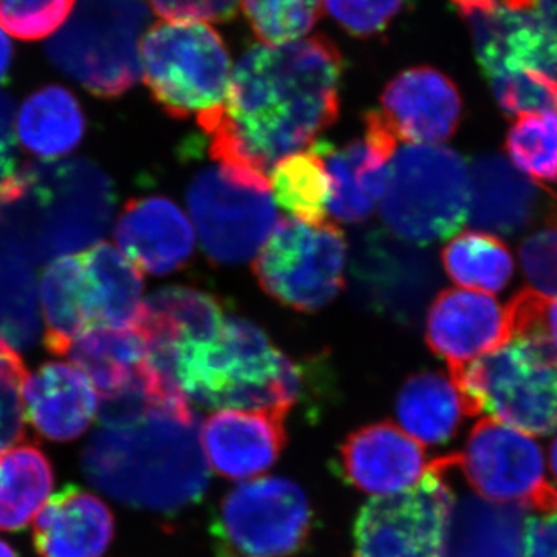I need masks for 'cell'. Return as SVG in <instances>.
<instances>
[{"mask_svg": "<svg viewBox=\"0 0 557 557\" xmlns=\"http://www.w3.org/2000/svg\"><path fill=\"white\" fill-rule=\"evenodd\" d=\"M86 478L121 504L174 512L199 502L209 468L193 410L101 424L83 454Z\"/></svg>", "mask_w": 557, "mask_h": 557, "instance_id": "7a4b0ae2", "label": "cell"}, {"mask_svg": "<svg viewBox=\"0 0 557 557\" xmlns=\"http://www.w3.org/2000/svg\"><path fill=\"white\" fill-rule=\"evenodd\" d=\"M359 298L383 318L412 325L438 287L437 260L426 249L383 231L359 240L354 255Z\"/></svg>", "mask_w": 557, "mask_h": 557, "instance_id": "5bb4252c", "label": "cell"}, {"mask_svg": "<svg viewBox=\"0 0 557 557\" xmlns=\"http://www.w3.org/2000/svg\"><path fill=\"white\" fill-rule=\"evenodd\" d=\"M310 525L304 491L292 480L265 478L231 491L214 531L230 555L273 557L296 552L309 537Z\"/></svg>", "mask_w": 557, "mask_h": 557, "instance_id": "7c38bea8", "label": "cell"}, {"mask_svg": "<svg viewBox=\"0 0 557 557\" xmlns=\"http://www.w3.org/2000/svg\"><path fill=\"white\" fill-rule=\"evenodd\" d=\"M40 299L47 325L46 347L53 355L69 354L81 336L100 329L97 292L81 255L65 256L47 267Z\"/></svg>", "mask_w": 557, "mask_h": 557, "instance_id": "cb8c5ba5", "label": "cell"}, {"mask_svg": "<svg viewBox=\"0 0 557 557\" xmlns=\"http://www.w3.org/2000/svg\"><path fill=\"white\" fill-rule=\"evenodd\" d=\"M545 196L504 157L486 153L469 175V220L474 228L515 236L533 225Z\"/></svg>", "mask_w": 557, "mask_h": 557, "instance_id": "603a6c76", "label": "cell"}, {"mask_svg": "<svg viewBox=\"0 0 557 557\" xmlns=\"http://www.w3.org/2000/svg\"><path fill=\"white\" fill-rule=\"evenodd\" d=\"M76 0H0V27L11 36L38 40L69 20Z\"/></svg>", "mask_w": 557, "mask_h": 557, "instance_id": "8d00e7d4", "label": "cell"}, {"mask_svg": "<svg viewBox=\"0 0 557 557\" xmlns=\"http://www.w3.org/2000/svg\"><path fill=\"white\" fill-rule=\"evenodd\" d=\"M143 78L172 119L218 108L231 79L230 51L203 22L163 21L141 42Z\"/></svg>", "mask_w": 557, "mask_h": 557, "instance_id": "ba28073f", "label": "cell"}, {"mask_svg": "<svg viewBox=\"0 0 557 557\" xmlns=\"http://www.w3.org/2000/svg\"><path fill=\"white\" fill-rule=\"evenodd\" d=\"M397 417L406 434L421 445H442L456 435L467 410L450 376L421 372L399 391Z\"/></svg>", "mask_w": 557, "mask_h": 557, "instance_id": "4316f807", "label": "cell"}, {"mask_svg": "<svg viewBox=\"0 0 557 557\" xmlns=\"http://www.w3.org/2000/svg\"><path fill=\"white\" fill-rule=\"evenodd\" d=\"M242 0H150L163 21L226 22L233 20Z\"/></svg>", "mask_w": 557, "mask_h": 557, "instance_id": "b9f144b4", "label": "cell"}, {"mask_svg": "<svg viewBox=\"0 0 557 557\" xmlns=\"http://www.w3.org/2000/svg\"><path fill=\"white\" fill-rule=\"evenodd\" d=\"M446 273L461 287L482 293L502 292L512 274L515 259L507 245L485 233H465L442 252Z\"/></svg>", "mask_w": 557, "mask_h": 557, "instance_id": "1f68e13d", "label": "cell"}, {"mask_svg": "<svg viewBox=\"0 0 557 557\" xmlns=\"http://www.w3.org/2000/svg\"><path fill=\"white\" fill-rule=\"evenodd\" d=\"M505 148L512 166L539 185L557 183V112L522 113Z\"/></svg>", "mask_w": 557, "mask_h": 557, "instance_id": "e575fe53", "label": "cell"}, {"mask_svg": "<svg viewBox=\"0 0 557 557\" xmlns=\"http://www.w3.org/2000/svg\"><path fill=\"white\" fill-rule=\"evenodd\" d=\"M172 368L186 399L208 408L289 410L302 388L298 366L240 318L215 338L177 341Z\"/></svg>", "mask_w": 557, "mask_h": 557, "instance_id": "277c9868", "label": "cell"}, {"mask_svg": "<svg viewBox=\"0 0 557 557\" xmlns=\"http://www.w3.org/2000/svg\"><path fill=\"white\" fill-rule=\"evenodd\" d=\"M457 467L485 500L533 511L557 508V490L545 479L541 446L500 421L485 418L475 424L457 456Z\"/></svg>", "mask_w": 557, "mask_h": 557, "instance_id": "8fae6325", "label": "cell"}, {"mask_svg": "<svg viewBox=\"0 0 557 557\" xmlns=\"http://www.w3.org/2000/svg\"><path fill=\"white\" fill-rule=\"evenodd\" d=\"M346 252V239L338 226L281 219L252 270L263 292L282 306L317 311L344 288Z\"/></svg>", "mask_w": 557, "mask_h": 557, "instance_id": "30bf717a", "label": "cell"}, {"mask_svg": "<svg viewBox=\"0 0 557 557\" xmlns=\"http://www.w3.org/2000/svg\"><path fill=\"white\" fill-rule=\"evenodd\" d=\"M324 0H242L252 32L263 44L293 42L309 35Z\"/></svg>", "mask_w": 557, "mask_h": 557, "instance_id": "d590c367", "label": "cell"}, {"mask_svg": "<svg viewBox=\"0 0 557 557\" xmlns=\"http://www.w3.org/2000/svg\"><path fill=\"white\" fill-rule=\"evenodd\" d=\"M49 458L33 445L0 450V531L27 527L53 487Z\"/></svg>", "mask_w": 557, "mask_h": 557, "instance_id": "f546056e", "label": "cell"}, {"mask_svg": "<svg viewBox=\"0 0 557 557\" xmlns=\"http://www.w3.org/2000/svg\"><path fill=\"white\" fill-rule=\"evenodd\" d=\"M522 557H557V508L527 519Z\"/></svg>", "mask_w": 557, "mask_h": 557, "instance_id": "7bdbcfd3", "label": "cell"}, {"mask_svg": "<svg viewBox=\"0 0 557 557\" xmlns=\"http://www.w3.org/2000/svg\"><path fill=\"white\" fill-rule=\"evenodd\" d=\"M457 456L429 463L420 482L369 500L355 525L354 557H445Z\"/></svg>", "mask_w": 557, "mask_h": 557, "instance_id": "9c48e42d", "label": "cell"}, {"mask_svg": "<svg viewBox=\"0 0 557 557\" xmlns=\"http://www.w3.org/2000/svg\"><path fill=\"white\" fill-rule=\"evenodd\" d=\"M399 139L379 110L366 115V132L361 138L335 148L318 143L327 168L330 185L329 209L339 222L359 223L375 211L386 190L388 161L398 148Z\"/></svg>", "mask_w": 557, "mask_h": 557, "instance_id": "9a60e30c", "label": "cell"}, {"mask_svg": "<svg viewBox=\"0 0 557 557\" xmlns=\"http://www.w3.org/2000/svg\"><path fill=\"white\" fill-rule=\"evenodd\" d=\"M27 370L17 351H0V450L24 440L22 384Z\"/></svg>", "mask_w": 557, "mask_h": 557, "instance_id": "74e56055", "label": "cell"}, {"mask_svg": "<svg viewBox=\"0 0 557 557\" xmlns=\"http://www.w3.org/2000/svg\"><path fill=\"white\" fill-rule=\"evenodd\" d=\"M69 354L101 397L129 386L148 362V348L135 329L91 330L73 344Z\"/></svg>", "mask_w": 557, "mask_h": 557, "instance_id": "f1b7e54d", "label": "cell"}, {"mask_svg": "<svg viewBox=\"0 0 557 557\" xmlns=\"http://www.w3.org/2000/svg\"><path fill=\"white\" fill-rule=\"evenodd\" d=\"M537 11L545 27L557 39V0H537Z\"/></svg>", "mask_w": 557, "mask_h": 557, "instance_id": "f6af8a7d", "label": "cell"}, {"mask_svg": "<svg viewBox=\"0 0 557 557\" xmlns=\"http://www.w3.org/2000/svg\"><path fill=\"white\" fill-rule=\"evenodd\" d=\"M284 409L222 410L212 413L200 431L201 449L218 474L245 480L276 463L284 449Z\"/></svg>", "mask_w": 557, "mask_h": 557, "instance_id": "e0dca14e", "label": "cell"}, {"mask_svg": "<svg viewBox=\"0 0 557 557\" xmlns=\"http://www.w3.org/2000/svg\"><path fill=\"white\" fill-rule=\"evenodd\" d=\"M39 332L35 274L24 260L0 251V351L30 348Z\"/></svg>", "mask_w": 557, "mask_h": 557, "instance_id": "d6a6232c", "label": "cell"}, {"mask_svg": "<svg viewBox=\"0 0 557 557\" xmlns=\"http://www.w3.org/2000/svg\"><path fill=\"white\" fill-rule=\"evenodd\" d=\"M225 314L218 299L186 287L153 293L143 302L134 327L145 344H175L180 339H212Z\"/></svg>", "mask_w": 557, "mask_h": 557, "instance_id": "484cf974", "label": "cell"}, {"mask_svg": "<svg viewBox=\"0 0 557 557\" xmlns=\"http://www.w3.org/2000/svg\"><path fill=\"white\" fill-rule=\"evenodd\" d=\"M188 205L201 248L220 265L251 259L276 225L269 190L240 182L222 166L193 180Z\"/></svg>", "mask_w": 557, "mask_h": 557, "instance_id": "4fadbf2b", "label": "cell"}, {"mask_svg": "<svg viewBox=\"0 0 557 557\" xmlns=\"http://www.w3.org/2000/svg\"><path fill=\"white\" fill-rule=\"evenodd\" d=\"M0 557H17L14 549L7 542L0 541Z\"/></svg>", "mask_w": 557, "mask_h": 557, "instance_id": "c3c4849f", "label": "cell"}, {"mask_svg": "<svg viewBox=\"0 0 557 557\" xmlns=\"http://www.w3.org/2000/svg\"><path fill=\"white\" fill-rule=\"evenodd\" d=\"M121 251L146 273L182 269L194 251V231L182 209L166 197L134 199L116 223Z\"/></svg>", "mask_w": 557, "mask_h": 557, "instance_id": "ffe728a7", "label": "cell"}, {"mask_svg": "<svg viewBox=\"0 0 557 557\" xmlns=\"http://www.w3.org/2000/svg\"><path fill=\"white\" fill-rule=\"evenodd\" d=\"M507 309L511 335L537 336L557 354V298L522 289L509 300Z\"/></svg>", "mask_w": 557, "mask_h": 557, "instance_id": "ab89813d", "label": "cell"}, {"mask_svg": "<svg viewBox=\"0 0 557 557\" xmlns=\"http://www.w3.org/2000/svg\"><path fill=\"white\" fill-rule=\"evenodd\" d=\"M150 17L143 0H78L47 46L50 60L90 94L120 97L143 75L141 42Z\"/></svg>", "mask_w": 557, "mask_h": 557, "instance_id": "8992f818", "label": "cell"}, {"mask_svg": "<svg viewBox=\"0 0 557 557\" xmlns=\"http://www.w3.org/2000/svg\"><path fill=\"white\" fill-rule=\"evenodd\" d=\"M278 207L287 209L296 220L310 225L325 222L330 177L324 159L317 148L296 152L278 161L271 175Z\"/></svg>", "mask_w": 557, "mask_h": 557, "instance_id": "836d02e7", "label": "cell"}, {"mask_svg": "<svg viewBox=\"0 0 557 557\" xmlns=\"http://www.w3.org/2000/svg\"><path fill=\"white\" fill-rule=\"evenodd\" d=\"M11 58H13V47H11L10 39L7 38L5 33L0 30V84L9 76Z\"/></svg>", "mask_w": 557, "mask_h": 557, "instance_id": "bcb514c9", "label": "cell"}, {"mask_svg": "<svg viewBox=\"0 0 557 557\" xmlns=\"http://www.w3.org/2000/svg\"><path fill=\"white\" fill-rule=\"evenodd\" d=\"M86 132V119L72 91L44 87L25 100L17 115V137L28 152L40 159L67 156Z\"/></svg>", "mask_w": 557, "mask_h": 557, "instance_id": "83f0119b", "label": "cell"}, {"mask_svg": "<svg viewBox=\"0 0 557 557\" xmlns=\"http://www.w3.org/2000/svg\"><path fill=\"white\" fill-rule=\"evenodd\" d=\"M98 298L100 329H132L141 311L143 277L131 260L109 244L81 252Z\"/></svg>", "mask_w": 557, "mask_h": 557, "instance_id": "4dcf8cb0", "label": "cell"}, {"mask_svg": "<svg viewBox=\"0 0 557 557\" xmlns=\"http://www.w3.org/2000/svg\"><path fill=\"white\" fill-rule=\"evenodd\" d=\"M14 104L7 94H0V183L16 172L14 145Z\"/></svg>", "mask_w": 557, "mask_h": 557, "instance_id": "ee69618b", "label": "cell"}, {"mask_svg": "<svg viewBox=\"0 0 557 557\" xmlns=\"http://www.w3.org/2000/svg\"><path fill=\"white\" fill-rule=\"evenodd\" d=\"M381 115L398 139L412 145H438L460 126L463 101L456 84L437 69L406 70L387 84Z\"/></svg>", "mask_w": 557, "mask_h": 557, "instance_id": "ac0fdd59", "label": "cell"}, {"mask_svg": "<svg viewBox=\"0 0 557 557\" xmlns=\"http://www.w3.org/2000/svg\"><path fill=\"white\" fill-rule=\"evenodd\" d=\"M549 463H552V471L557 482V435L553 440L552 449H549Z\"/></svg>", "mask_w": 557, "mask_h": 557, "instance_id": "7dc6e473", "label": "cell"}, {"mask_svg": "<svg viewBox=\"0 0 557 557\" xmlns=\"http://www.w3.org/2000/svg\"><path fill=\"white\" fill-rule=\"evenodd\" d=\"M525 508L478 496L456 497L445 557H522Z\"/></svg>", "mask_w": 557, "mask_h": 557, "instance_id": "d4e9b609", "label": "cell"}, {"mask_svg": "<svg viewBox=\"0 0 557 557\" xmlns=\"http://www.w3.org/2000/svg\"><path fill=\"white\" fill-rule=\"evenodd\" d=\"M523 273L536 292L557 296V218L528 237L520 248Z\"/></svg>", "mask_w": 557, "mask_h": 557, "instance_id": "60d3db41", "label": "cell"}, {"mask_svg": "<svg viewBox=\"0 0 557 557\" xmlns=\"http://www.w3.org/2000/svg\"><path fill=\"white\" fill-rule=\"evenodd\" d=\"M25 420L44 437H81L97 416L98 397L86 373L67 362H47L22 384Z\"/></svg>", "mask_w": 557, "mask_h": 557, "instance_id": "44dd1931", "label": "cell"}, {"mask_svg": "<svg viewBox=\"0 0 557 557\" xmlns=\"http://www.w3.org/2000/svg\"><path fill=\"white\" fill-rule=\"evenodd\" d=\"M406 0H324L325 10L344 30L369 38L386 30Z\"/></svg>", "mask_w": 557, "mask_h": 557, "instance_id": "f35d334b", "label": "cell"}, {"mask_svg": "<svg viewBox=\"0 0 557 557\" xmlns=\"http://www.w3.org/2000/svg\"><path fill=\"white\" fill-rule=\"evenodd\" d=\"M469 175L456 150L437 145L399 149L388 168L381 215L399 239L434 244L467 222Z\"/></svg>", "mask_w": 557, "mask_h": 557, "instance_id": "52a82bcc", "label": "cell"}, {"mask_svg": "<svg viewBox=\"0 0 557 557\" xmlns=\"http://www.w3.org/2000/svg\"><path fill=\"white\" fill-rule=\"evenodd\" d=\"M511 338L507 307L482 292L449 288L432 302L426 343L449 370L467 366Z\"/></svg>", "mask_w": 557, "mask_h": 557, "instance_id": "2e32d148", "label": "cell"}, {"mask_svg": "<svg viewBox=\"0 0 557 557\" xmlns=\"http://www.w3.org/2000/svg\"><path fill=\"white\" fill-rule=\"evenodd\" d=\"M113 533L115 520L108 505L70 485L40 508L33 541L40 557H102Z\"/></svg>", "mask_w": 557, "mask_h": 557, "instance_id": "7402d4cb", "label": "cell"}, {"mask_svg": "<svg viewBox=\"0 0 557 557\" xmlns=\"http://www.w3.org/2000/svg\"><path fill=\"white\" fill-rule=\"evenodd\" d=\"M113 209L112 183L97 164L27 163L0 183V244L14 258L42 263L94 245Z\"/></svg>", "mask_w": 557, "mask_h": 557, "instance_id": "3957f363", "label": "cell"}, {"mask_svg": "<svg viewBox=\"0 0 557 557\" xmlns=\"http://www.w3.org/2000/svg\"><path fill=\"white\" fill-rule=\"evenodd\" d=\"M467 417L486 413L528 435L557 429V354L547 341L511 335L496 350L449 370Z\"/></svg>", "mask_w": 557, "mask_h": 557, "instance_id": "5b68a950", "label": "cell"}, {"mask_svg": "<svg viewBox=\"0 0 557 557\" xmlns=\"http://www.w3.org/2000/svg\"><path fill=\"white\" fill-rule=\"evenodd\" d=\"M343 70L339 50L324 36L252 46L231 73L222 104L197 116L212 159L240 182L269 190L278 161L338 119Z\"/></svg>", "mask_w": 557, "mask_h": 557, "instance_id": "6da1fadb", "label": "cell"}, {"mask_svg": "<svg viewBox=\"0 0 557 557\" xmlns=\"http://www.w3.org/2000/svg\"><path fill=\"white\" fill-rule=\"evenodd\" d=\"M341 463L351 485L380 497L417 485L431 461L421 443L383 421L348 435L341 448Z\"/></svg>", "mask_w": 557, "mask_h": 557, "instance_id": "d6986e66", "label": "cell"}]
</instances>
